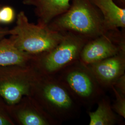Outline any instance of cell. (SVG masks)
Listing matches in <instances>:
<instances>
[{
  "label": "cell",
  "mask_w": 125,
  "mask_h": 125,
  "mask_svg": "<svg viewBox=\"0 0 125 125\" xmlns=\"http://www.w3.org/2000/svg\"><path fill=\"white\" fill-rule=\"evenodd\" d=\"M87 66L103 89H111L116 80L125 74V52Z\"/></svg>",
  "instance_id": "9c48e42d"
},
{
  "label": "cell",
  "mask_w": 125,
  "mask_h": 125,
  "mask_svg": "<svg viewBox=\"0 0 125 125\" xmlns=\"http://www.w3.org/2000/svg\"><path fill=\"white\" fill-rule=\"evenodd\" d=\"M63 85L77 104L90 110L105 95L88 67L78 60L54 75Z\"/></svg>",
  "instance_id": "277c9868"
},
{
  "label": "cell",
  "mask_w": 125,
  "mask_h": 125,
  "mask_svg": "<svg viewBox=\"0 0 125 125\" xmlns=\"http://www.w3.org/2000/svg\"><path fill=\"white\" fill-rule=\"evenodd\" d=\"M103 15L107 31L125 28V8L119 6L114 0H90Z\"/></svg>",
  "instance_id": "8fae6325"
},
{
  "label": "cell",
  "mask_w": 125,
  "mask_h": 125,
  "mask_svg": "<svg viewBox=\"0 0 125 125\" xmlns=\"http://www.w3.org/2000/svg\"><path fill=\"white\" fill-rule=\"evenodd\" d=\"M97 104L98 107L95 111L88 112L89 125H114L121 123L120 116L113 110L108 97L104 95Z\"/></svg>",
  "instance_id": "4fadbf2b"
},
{
  "label": "cell",
  "mask_w": 125,
  "mask_h": 125,
  "mask_svg": "<svg viewBox=\"0 0 125 125\" xmlns=\"http://www.w3.org/2000/svg\"><path fill=\"white\" fill-rule=\"evenodd\" d=\"M1 7V5H0V8Z\"/></svg>",
  "instance_id": "ffe728a7"
},
{
  "label": "cell",
  "mask_w": 125,
  "mask_h": 125,
  "mask_svg": "<svg viewBox=\"0 0 125 125\" xmlns=\"http://www.w3.org/2000/svg\"><path fill=\"white\" fill-rule=\"evenodd\" d=\"M16 25L9 29L10 38L18 49L32 56L45 53L62 40L64 33L43 26L29 22L24 11L17 15Z\"/></svg>",
  "instance_id": "3957f363"
},
{
  "label": "cell",
  "mask_w": 125,
  "mask_h": 125,
  "mask_svg": "<svg viewBox=\"0 0 125 125\" xmlns=\"http://www.w3.org/2000/svg\"><path fill=\"white\" fill-rule=\"evenodd\" d=\"M15 18V13L10 6L1 7L0 8V22L4 24L13 22Z\"/></svg>",
  "instance_id": "9a60e30c"
},
{
  "label": "cell",
  "mask_w": 125,
  "mask_h": 125,
  "mask_svg": "<svg viewBox=\"0 0 125 125\" xmlns=\"http://www.w3.org/2000/svg\"><path fill=\"white\" fill-rule=\"evenodd\" d=\"M112 87L115 88L119 92L125 94V74L116 80Z\"/></svg>",
  "instance_id": "e0dca14e"
},
{
  "label": "cell",
  "mask_w": 125,
  "mask_h": 125,
  "mask_svg": "<svg viewBox=\"0 0 125 125\" xmlns=\"http://www.w3.org/2000/svg\"><path fill=\"white\" fill-rule=\"evenodd\" d=\"M30 96L59 125L80 115V106L54 76L39 73Z\"/></svg>",
  "instance_id": "6da1fadb"
},
{
  "label": "cell",
  "mask_w": 125,
  "mask_h": 125,
  "mask_svg": "<svg viewBox=\"0 0 125 125\" xmlns=\"http://www.w3.org/2000/svg\"><path fill=\"white\" fill-rule=\"evenodd\" d=\"M0 125H15L9 116L8 105L0 98Z\"/></svg>",
  "instance_id": "2e32d148"
},
{
  "label": "cell",
  "mask_w": 125,
  "mask_h": 125,
  "mask_svg": "<svg viewBox=\"0 0 125 125\" xmlns=\"http://www.w3.org/2000/svg\"><path fill=\"white\" fill-rule=\"evenodd\" d=\"M125 29L108 30L89 40L81 52L79 61L88 66L125 52Z\"/></svg>",
  "instance_id": "52a82bcc"
},
{
  "label": "cell",
  "mask_w": 125,
  "mask_h": 125,
  "mask_svg": "<svg viewBox=\"0 0 125 125\" xmlns=\"http://www.w3.org/2000/svg\"><path fill=\"white\" fill-rule=\"evenodd\" d=\"M63 33L62 40L53 49L34 56L31 65L39 73L54 76L79 60L82 50L89 40L71 32Z\"/></svg>",
  "instance_id": "5b68a950"
},
{
  "label": "cell",
  "mask_w": 125,
  "mask_h": 125,
  "mask_svg": "<svg viewBox=\"0 0 125 125\" xmlns=\"http://www.w3.org/2000/svg\"><path fill=\"white\" fill-rule=\"evenodd\" d=\"M38 75L31 65L0 66V98L10 106L30 96Z\"/></svg>",
  "instance_id": "8992f818"
},
{
  "label": "cell",
  "mask_w": 125,
  "mask_h": 125,
  "mask_svg": "<svg viewBox=\"0 0 125 125\" xmlns=\"http://www.w3.org/2000/svg\"><path fill=\"white\" fill-rule=\"evenodd\" d=\"M9 29L7 28L0 27V40L4 38L8 35H9Z\"/></svg>",
  "instance_id": "ac0fdd59"
},
{
  "label": "cell",
  "mask_w": 125,
  "mask_h": 125,
  "mask_svg": "<svg viewBox=\"0 0 125 125\" xmlns=\"http://www.w3.org/2000/svg\"><path fill=\"white\" fill-rule=\"evenodd\" d=\"M8 109L15 125H59L31 96H25L18 103L8 105Z\"/></svg>",
  "instance_id": "ba28073f"
},
{
  "label": "cell",
  "mask_w": 125,
  "mask_h": 125,
  "mask_svg": "<svg viewBox=\"0 0 125 125\" xmlns=\"http://www.w3.org/2000/svg\"><path fill=\"white\" fill-rule=\"evenodd\" d=\"M111 89L115 97V100L112 105V108L118 115L125 119V94L119 92L114 87H112Z\"/></svg>",
  "instance_id": "5bb4252c"
},
{
  "label": "cell",
  "mask_w": 125,
  "mask_h": 125,
  "mask_svg": "<svg viewBox=\"0 0 125 125\" xmlns=\"http://www.w3.org/2000/svg\"><path fill=\"white\" fill-rule=\"evenodd\" d=\"M116 3V4L118 5L121 8H125V0H114Z\"/></svg>",
  "instance_id": "d6986e66"
},
{
  "label": "cell",
  "mask_w": 125,
  "mask_h": 125,
  "mask_svg": "<svg viewBox=\"0 0 125 125\" xmlns=\"http://www.w3.org/2000/svg\"><path fill=\"white\" fill-rule=\"evenodd\" d=\"M33 58L18 49L10 37L0 40V66L30 65Z\"/></svg>",
  "instance_id": "7c38bea8"
},
{
  "label": "cell",
  "mask_w": 125,
  "mask_h": 125,
  "mask_svg": "<svg viewBox=\"0 0 125 125\" xmlns=\"http://www.w3.org/2000/svg\"><path fill=\"white\" fill-rule=\"evenodd\" d=\"M52 30L91 40L107 31L103 15L90 0H72L69 8L47 25Z\"/></svg>",
  "instance_id": "7a4b0ae2"
},
{
  "label": "cell",
  "mask_w": 125,
  "mask_h": 125,
  "mask_svg": "<svg viewBox=\"0 0 125 125\" xmlns=\"http://www.w3.org/2000/svg\"><path fill=\"white\" fill-rule=\"evenodd\" d=\"M72 0H23L24 5L34 7L38 23L47 25L53 19L69 8Z\"/></svg>",
  "instance_id": "30bf717a"
}]
</instances>
